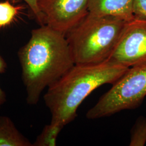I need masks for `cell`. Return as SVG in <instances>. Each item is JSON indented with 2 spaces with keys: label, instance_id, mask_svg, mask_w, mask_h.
<instances>
[{
  "label": "cell",
  "instance_id": "cell-3",
  "mask_svg": "<svg viewBox=\"0 0 146 146\" xmlns=\"http://www.w3.org/2000/svg\"><path fill=\"white\" fill-rule=\"evenodd\" d=\"M127 22L115 16L89 14L65 35L75 64L107 61Z\"/></svg>",
  "mask_w": 146,
  "mask_h": 146
},
{
  "label": "cell",
  "instance_id": "cell-5",
  "mask_svg": "<svg viewBox=\"0 0 146 146\" xmlns=\"http://www.w3.org/2000/svg\"><path fill=\"white\" fill-rule=\"evenodd\" d=\"M107 61L127 68L146 64V19L127 21Z\"/></svg>",
  "mask_w": 146,
  "mask_h": 146
},
{
  "label": "cell",
  "instance_id": "cell-1",
  "mask_svg": "<svg viewBox=\"0 0 146 146\" xmlns=\"http://www.w3.org/2000/svg\"><path fill=\"white\" fill-rule=\"evenodd\" d=\"M18 56L30 105L36 104L42 92L75 65L65 35L47 25L31 31Z\"/></svg>",
  "mask_w": 146,
  "mask_h": 146
},
{
  "label": "cell",
  "instance_id": "cell-6",
  "mask_svg": "<svg viewBox=\"0 0 146 146\" xmlns=\"http://www.w3.org/2000/svg\"><path fill=\"white\" fill-rule=\"evenodd\" d=\"M45 25L64 35L89 14V0H37Z\"/></svg>",
  "mask_w": 146,
  "mask_h": 146
},
{
  "label": "cell",
  "instance_id": "cell-13",
  "mask_svg": "<svg viewBox=\"0 0 146 146\" xmlns=\"http://www.w3.org/2000/svg\"><path fill=\"white\" fill-rule=\"evenodd\" d=\"M134 14L136 18L146 19V0H134Z\"/></svg>",
  "mask_w": 146,
  "mask_h": 146
},
{
  "label": "cell",
  "instance_id": "cell-2",
  "mask_svg": "<svg viewBox=\"0 0 146 146\" xmlns=\"http://www.w3.org/2000/svg\"><path fill=\"white\" fill-rule=\"evenodd\" d=\"M129 68L106 61L97 64H75L50 86L44 95L51 122L63 127L77 116V110L94 90L106 84H113Z\"/></svg>",
  "mask_w": 146,
  "mask_h": 146
},
{
  "label": "cell",
  "instance_id": "cell-10",
  "mask_svg": "<svg viewBox=\"0 0 146 146\" xmlns=\"http://www.w3.org/2000/svg\"><path fill=\"white\" fill-rule=\"evenodd\" d=\"M146 143V116L136 120L131 131L130 146H144Z\"/></svg>",
  "mask_w": 146,
  "mask_h": 146
},
{
  "label": "cell",
  "instance_id": "cell-8",
  "mask_svg": "<svg viewBox=\"0 0 146 146\" xmlns=\"http://www.w3.org/2000/svg\"><path fill=\"white\" fill-rule=\"evenodd\" d=\"M7 116H0V146H32Z\"/></svg>",
  "mask_w": 146,
  "mask_h": 146
},
{
  "label": "cell",
  "instance_id": "cell-15",
  "mask_svg": "<svg viewBox=\"0 0 146 146\" xmlns=\"http://www.w3.org/2000/svg\"><path fill=\"white\" fill-rule=\"evenodd\" d=\"M6 101V95L5 92L0 87V108Z\"/></svg>",
  "mask_w": 146,
  "mask_h": 146
},
{
  "label": "cell",
  "instance_id": "cell-14",
  "mask_svg": "<svg viewBox=\"0 0 146 146\" xmlns=\"http://www.w3.org/2000/svg\"><path fill=\"white\" fill-rule=\"evenodd\" d=\"M7 63L5 60L0 55V74H3L5 72Z\"/></svg>",
  "mask_w": 146,
  "mask_h": 146
},
{
  "label": "cell",
  "instance_id": "cell-4",
  "mask_svg": "<svg viewBox=\"0 0 146 146\" xmlns=\"http://www.w3.org/2000/svg\"><path fill=\"white\" fill-rule=\"evenodd\" d=\"M146 96V64L129 68L86 114L88 119L110 116L139 107Z\"/></svg>",
  "mask_w": 146,
  "mask_h": 146
},
{
  "label": "cell",
  "instance_id": "cell-7",
  "mask_svg": "<svg viewBox=\"0 0 146 146\" xmlns=\"http://www.w3.org/2000/svg\"><path fill=\"white\" fill-rule=\"evenodd\" d=\"M134 0H89V14L111 16L131 21L134 14Z\"/></svg>",
  "mask_w": 146,
  "mask_h": 146
},
{
  "label": "cell",
  "instance_id": "cell-9",
  "mask_svg": "<svg viewBox=\"0 0 146 146\" xmlns=\"http://www.w3.org/2000/svg\"><path fill=\"white\" fill-rule=\"evenodd\" d=\"M63 127L56 123L50 122L46 125L41 134L37 137L34 146H55L58 136Z\"/></svg>",
  "mask_w": 146,
  "mask_h": 146
},
{
  "label": "cell",
  "instance_id": "cell-12",
  "mask_svg": "<svg viewBox=\"0 0 146 146\" xmlns=\"http://www.w3.org/2000/svg\"><path fill=\"white\" fill-rule=\"evenodd\" d=\"M11 3H16L20 2H25L26 3L27 5H28L29 8L31 9V12L33 13L35 19H36L37 23L40 25V26H44V21L43 16L42 15V13L40 10L38 4L37 0H8Z\"/></svg>",
  "mask_w": 146,
  "mask_h": 146
},
{
  "label": "cell",
  "instance_id": "cell-11",
  "mask_svg": "<svg viewBox=\"0 0 146 146\" xmlns=\"http://www.w3.org/2000/svg\"><path fill=\"white\" fill-rule=\"evenodd\" d=\"M19 9L9 1L0 2V28L10 25L18 14Z\"/></svg>",
  "mask_w": 146,
  "mask_h": 146
}]
</instances>
